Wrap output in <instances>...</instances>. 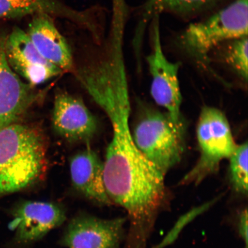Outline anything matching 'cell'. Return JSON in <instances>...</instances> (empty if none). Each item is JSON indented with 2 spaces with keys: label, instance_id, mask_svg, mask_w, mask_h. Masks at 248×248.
Masks as SVG:
<instances>
[{
  "label": "cell",
  "instance_id": "obj_7",
  "mask_svg": "<svg viewBox=\"0 0 248 248\" xmlns=\"http://www.w3.org/2000/svg\"><path fill=\"white\" fill-rule=\"evenodd\" d=\"M126 217L102 219L80 214L71 220L61 243L67 248H120Z\"/></svg>",
  "mask_w": 248,
  "mask_h": 248
},
{
  "label": "cell",
  "instance_id": "obj_18",
  "mask_svg": "<svg viewBox=\"0 0 248 248\" xmlns=\"http://www.w3.org/2000/svg\"><path fill=\"white\" fill-rule=\"evenodd\" d=\"M238 230L246 248L248 247V211L245 209L241 211L238 216Z\"/></svg>",
  "mask_w": 248,
  "mask_h": 248
},
{
  "label": "cell",
  "instance_id": "obj_6",
  "mask_svg": "<svg viewBox=\"0 0 248 248\" xmlns=\"http://www.w3.org/2000/svg\"><path fill=\"white\" fill-rule=\"evenodd\" d=\"M159 16L154 18L152 49L147 60L152 77L151 94L159 106L175 122L182 120V100L179 81L180 64L170 61L164 53L161 42Z\"/></svg>",
  "mask_w": 248,
  "mask_h": 248
},
{
  "label": "cell",
  "instance_id": "obj_1",
  "mask_svg": "<svg viewBox=\"0 0 248 248\" xmlns=\"http://www.w3.org/2000/svg\"><path fill=\"white\" fill-rule=\"evenodd\" d=\"M74 74L80 86L106 113L112 128L104 162L105 187L111 203L133 216L160 209L170 196L166 175L144 156L133 140L123 54L107 52L100 60L76 69Z\"/></svg>",
  "mask_w": 248,
  "mask_h": 248
},
{
  "label": "cell",
  "instance_id": "obj_8",
  "mask_svg": "<svg viewBox=\"0 0 248 248\" xmlns=\"http://www.w3.org/2000/svg\"><path fill=\"white\" fill-rule=\"evenodd\" d=\"M5 52L12 69L33 87L63 73L39 54L27 33L19 28H15L6 38Z\"/></svg>",
  "mask_w": 248,
  "mask_h": 248
},
{
  "label": "cell",
  "instance_id": "obj_17",
  "mask_svg": "<svg viewBox=\"0 0 248 248\" xmlns=\"http://www.w3.org/2000/svg\"><path fill=\"white\" fill-rule=\"evenodd\" d=\"M248 36L231 40L222 46V60L242 79L247 82L248 74Z\"/></svg>",
  "mask_w": 248,
  "mask_h": 248
},
{
  "label": "cell",
  "instance_id": "obj_13",
  "mask_svg": "<svg viewBox=\"0 0 248 248\" xmlns=\"http://www.w3.org/2000/svg\"><path fill=\"white\" fill-rule=\"evenodd\" d=\"M39 54L63 72L74 71L72 52L50 16L35 15L27 32Z\"/></svg>",
  "mask_w": 248,
  "mask_h": 248
},
{
  "label": "cell",
  "instance_id": "obj_4",
  "mask_svg": "<svg viewBox=\"0 0 248 248\" xmlns=\"http://www.w3.org/2000/svg\"><path fill=\"white\" fill-rule=\"evenodd\" d=\"M185 124L166 113L147 110L133 129V140L144 156L164 175L181 160L185 147Z\"/></svg>",
  "mask_w": 248,
  "mask_h": 248
},
{
  "label": "cell",
  "instance_id": "obj_10",
  "mask_svg": "<svg viewBox=\"0 0 248 248\" xmlns=\"http://www.w3.org/2000/svg\"><path fill=\"white\" fill-rule=\"evenodd\" d=\"M5 40L0 35V130L16 123L36 98L33 86L24 82L9 65Z\"/></svg>",
  "mask_w": 248,
  "mask_h": 248
},
{
  "label": "cell",
  "instance_id": "obj_11",
  "mask_svg": "<svg viewBox=\"0 0 248 248\" xmlns=\"http://www.w3.org/2000/svg\"><path fill=\"white\" fill-rule=\"evenodd\" d=\"M52 123L56 132L71 141H88L98 129L97 119L84 102L64 92L55 96Z\"/></svg>",
  "mask_w": 248,
  "mask_h": 248
},
{
  "label": "cell",
  "instance_id": "obj_14",
  "mask_svg": "<svg viewBox=\"0 0 248 248\" xmlns=\"http://www.w3.org/2000/svg\"><path fill=\"white\" fill-rule=\"evenodd\" d=\"M38 14L66 18L85 27L90 23L86 14L73 10L58 0H0V19Z\"/></svg>",
  "mask_w": 248,
  "mask_h": 248
},
{
  "label": "cell",
  "instance_id": "obj_15",
  "mask_svg": "<svg viewBox=\"0 0 248 248\" xmlns=\"http://www.w3.org/2000/svg\"><path fill=\"white\" fill-rule=\"evenodd\" d=\"M218 0H148L143 8L142 25L163 12L191 14L210 7Z\"/></svg>",
  "mask_w": 248,
  "mask_h": 248
},
{
  "label": "cell",
  "instance_id": "obj_12",
  "mask_svg": "<svg viewBox=\"0 0 248 248\" xmlns=\"http://www.w3.org/2000/svg\"><path fill=\"white\" fill-rule=\"evenodd\" d=\"M104 162L89 146L71 157L70 171L74 188L100 205L111 204L105 190Z\"/></svg>",
  "mask_w": 248,
  "mask_h": 248
},
{
  "label": "cell",
  "instance_id": "obj_3",
  "mask_svg": "<svg viewBox=\"0 0 248 248\" xmlns=\"http://www.w3.org/2000/svg\"><path fill=\"white\" fill-rule=\"evenodd\" d=\"M248 0H235L206 19L192 23L179 35L182 51L204 67L210 55L231 40L248 36Z\"/></svg>",
  "mask_w": 248,
  "mask_h": 248
},
{
  "label": "cell",
  "instance_id": "obj_2",
  "mask_svg": "<svg viewBox=\"0 0 248 248\" xmlns=\"http://www.w3.org/2000/svg\"><path fill=\"white\" fill-rule=\"evenodd\" d=\"M46 167L45 142L36 129L16 123L0 130V195L30 187Z\"/></svg>",
  "mask_w": 248,
  "mask_h": 248
},
{
  "label": "cell",
  "instance_id": "obj_9",
  "mask_svg": "<svg viewBox=\"0 0 248 248\" xmlns=\"http://www.w3.org/2000/svg\"><path fill=\"white\" fill-rule=\"evenodd\" d=\"M10 223L17 239L23 243L36 242L63 224L66 213L53 203L25 201L15 209Z\"/></svg>",
  "mask_w": 248,
  "mask_h": 248
},
{
  "label": "cell",
  "instance_id": "obj_5",
  "mask_svg": "<svg viewBox=\"0 0 248 248\" xmlns=\"http://www.w3.org/2000/svg\"><path fill=\"white\" fill-rule=\"evenodd\" d=\"M197 138L200 156L196 165L182 180L183 185L201 184L219 169L222 160L228 159L237 147L230 124L222 111L204 107L197 124Z\"/></svg>",
  "mask_w": 248,
  "mask_h": 248
},
{
  "label": "cell",
  "instance_id": "obj_16",
  "mask_svg": "<svg viewBox=\"0 0 248 248\" xmlns=\"http://www.w3.org/2000/svg\"><path fill=\"white\" fill-rule=\"evenodd\" d=\"M248 146L247 141L237 145L229 158V178L232 190L242 197L248 195Z\"/></svg>",
  "mask_w": 248,
  "mask_h": 248
}]
</instances>
